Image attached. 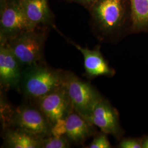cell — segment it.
Returning a JSON list of instances; mask_svg holds the SVG:
<instances>
[{
	"label": "cell",
	"instance_id": "obj_1",
	"mask_svg": "<svg viewBox=\"0 0 148 148\" xmlns=\"http://www.w3.org/2000/svg\"><path fill=\"white\" fill-rule=\"evenodd\" d=\"M88 11L92 28L101 40L116 36L131 21L129 0H97Z\"/></svg>",
	"mask_w": 148,
	"mask_h": 148
},
{
	"label": "cell",
	"instance_id": "obj_2",
	"mask_svg": "<svg viewBox=\"0 0 148 148\" xmlns=\"http://www.w3.org/2000/svg\"><path fill=\"white\" fill-rule=\"evenodd\" d=\"M68 73L44 62L25 67L23 69L21 93L34 102L65 86Z\"/></svg>",
	"mask_w": 148,
	"mask_h": 148
},
{
	"label": "cell",
	"instance_id": "obj_3",
	"mask_svg": "<svg viewBox=\"0 0 148 148\" xmlns=\"http://www.w3.org/2000/svg\"><path fill=\"white\" fill-rule=\"evenodd\" d=\"M1 120L3 128L19 130L38 138L52 136V126L35 104H23L12 108Z\"/></svg>",
	"mask_w": 148,
	"mask_h": 148
},
{
	"label": "cell",
	"instance_id": "obj_4",
	"mask_svg": "<svg viewBox=\"0 0 148 148\" xmlns=\"http://www.w3.org/2000/svg\"><path fill=\"white\" fill-rule=\"evenodd\" d=\"M47 37L46 30L36 29L23 32L5 43L23 69L43 62Z\"/></svg>",
	"mask_w": 148,
	"mask_h": 148
},
{
	"label": "cell",
	"instance_id": "obj_5",
	"mask_svg": "<svg viewBox=\"0 0 148 148\" xmlns=\"http://www.w3.org/2000/svg\"><path fill=\"white\" fill-rule=\"evenodd\" d=\"M66 88L74 111L87 120L95 106L104 97L90 82L69 71Z\"/></svg>",
	"mask_w": 148,
	"mask_h": 148
},
{
	"label": "cell",
	"instance_id": "obj_6",
	"mask_svg": "<svg viewBox=\"0 0 148 148\" xmlns=\"http://www.w3.org/2000/svg\"><path fill=\"white\" fill-rule=\"evenodd\" d=\"M34 30L23 11L21 0H0V43Z\"/></svg>",
	"mask_w": 148,
	"mask_h": 148
},
{
	"label": "cell",
	"instance_id": "obj_7",
	"mask_svg": "<svg viewBox=\"0 0 148 148\" xmlns=\"http://www.w3.org/2000/svg\"><path fill=\"white\" fill-rule=\"evenodd\" d=\"M52 126L74 111L66 86L34 101Z\"/></svg>",
	"mask_w": 148,
	"mask_h": 148
},
{
	"label": "cell",
	"instance_id": "obj_8",
	"mask_svg": "<svg viewBox=\"0 0 148 148\" xmlns=\"http://www.w3.org/2000/svg\"><path fill=\"white\" fill-rule=\"evenodd\" d=\"M87 120L99 128L101 132L110 134L118 139L124 134L118 111L105 98L95 106Z\"/></svg>",
	"mask_w": 148,
	"mask_h": 148
},
{
	"label": "cell",
	"instance_id": "obj_9",
	"mask_svg": "<svg viewBox=\"0 0 148 148\" xmlns=\"http://www.w3.org/2000/svg\"><path fill=\"white\" fill-rule=\"evenodd\" d=\"M23 68L5 43H0V84L1 90L21 93Z\"/></svg>",
	"mask_w": 148,
	"mask_h": 148
},
{
	"label": "cell",
	"instance_id": "obj_10",
	"mask_svg": "<svg viewBox=\"0 0 148 148\" xmlns=\"http://www.w3.org/2000/svg\"><path fill=\"white\" fill-rule=\"evenodd\" d=\"M70 43L82 54L85 73L88 79H92L98 76L111 77L115 75V70L109 66L104 58L99 46L90 49L82 47L73 41H70Z\"/></svg>",
	"mask_w": 148,
	"mask_h": 148
},
{
	"label": "cell",
	"instance_id": "obj_11",
	"mask_svg": "<svg viewBox=\"0 0 148 148\" xmlns=\"http://www.w3.org/2000/svg\"><path fill=\"white\" fill-rule=\"evenodd\" d=\"M23 11L33 29L44 26H53L54 16L48 0H21Z\"/></svg>",
	"mask_w": 148,
	"mask_h": 148
},
{
	"label": "cell",
	"instance_id": "obj_12",
	"mask_svg": "<svg viewBox=\"0 0 148 148\" xmlns=\"http://www.w3.org/2000/svg\"><path fill=\"white\" fill-rule=\"evenodd\" d=\"M66 133L65 137L69 142L82 144L98 133L95 126L76 111H73L66 119Z\"/></svg>",
	"mask_w": 148,
	"mask_h": 148
},
{
	"label": "cell",
	"instance_id": "obj_13",
	"mask_svg": "<svg viewBox=\"0 0 148 148\" xmlns=\"http://www.w3.org/2000/svg\"><path fill=\"white\" fill-rule=\"evenodd\" d=\"M3 145L10 148H40V139L21 130L3 128Z\"/></svg>",
	"mask_w": 148,
	"mask_h": 148
},
{
	"label": "cell",
	"instance_id": "obj_14",
	"mask_svg": "<svg viewBox=\"0 0 148 148\" xmlns=\"http://www.w3.org/2000/svg\"><path fill=\"white\" fill-rule=\"evenodd\" d=\"M131 27L134 32H148V0H129Z\"/></svg>",
	"mask_w": 148,
	"mask_h": 148
},
{
	"label": "cell",
	"instance_id": "obj_15",
	"mask_svg": "<svg viewBox=\"0 0 148 148\" xmlns=\"http://www.w3.org/2000/svg\"><path fill=\"white\" fill-rule=\"evenodd\" d=\"M70 143L65 136L56 137L52 136L40 139V148H70Z\"/></svg>",
	"mask_w": 148,
	"mask_h": 148
},
{
	"label": "cell",
	"instance_id": "obj_16",
	"mask_svg": "<svg viewBox=\"0 0 148 148\" xmlns=\"http://www.w3.org/2000/svg\"><path fill=\"white\" fill-rule=\"evenodd\" d=\"M106 133L101 132L94 136V139L87 148H111L112 147Z\"/></svg>",
	"mask_w": 148,
	"mask_h": 148
},
{
	"label": "cell",
	"instance_id": "obj_17",
	"mask_svg": "<svg viewBox=\"0 0 148 148\" xmlns=\"http://www.w3.org/2000/svg\"><path fill=\"white\" fill-rule=\"evenodd\" d=\"M66 133V119H61L56 122L52 127L51 134L53 137H62L65 136Z\"/></svg>",
	"mask_w": 148,
	"mask_h": 148
},
{
	"label": "cell",
	"instance_id": "obj_18",
	"mask_svg": "<svg viewBox=\"0 0 148 148\" xmlns=\"http://www.w3.org/2000/svg\"><path fill=\"white\" fill-rule=\"evenodd\" d=\"M143 138H128L121 140L118 145L120 148H142Z\"/></svg>",
	"mask_w": 148,
	"mask_h": 148
},
{
	"label": "cell",
	"instance_id": "obj_19",
	"mask_svg": "<svg viewBox=\"0 0 148 148\" xmlns=\"http://www.w3.org/2000/svg\"><path fill=\"white\" fill-rule=\"evenodd\" d=\"M68 2H74L84 6L86 9L89 10L90 7L93 5L97 0H63Z\"/></svg>",
	"mask_w": 148,
	"mask_h": 148
},
{
	"label": "cell",
	"instance_id": "obj_20",
	"mask_svg": "<svg viewBox=\"0 0 148 148\" xmlns=\"http://www.w3.org/2000/svg\"><path fill=\"white\" fill-rule=\"evenodd\" d=\"M142 148H148V136L143 138Z\"/></svg>",
	"mask_w": 148,
	"mask_h": 148
}]
</instances>
